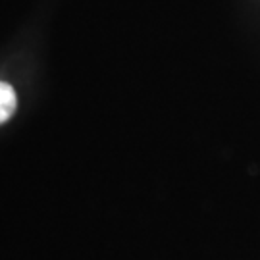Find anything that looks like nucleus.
<instances>
[{"mask_svg":"<svg viewBox=\"0 0 260 260\" xmlns=\"http://www.w3.org/2000/svg\"><path fill=\"white\" fill-rule=\"evenodd\" d=\"M18 106V99H16V91L10 83L0 81V125L4 121H8Z\"/></svg>","mask_w":260,"mask_h":260,"instance_id":"obj_1","label":"nucleus"}]
</instances>
